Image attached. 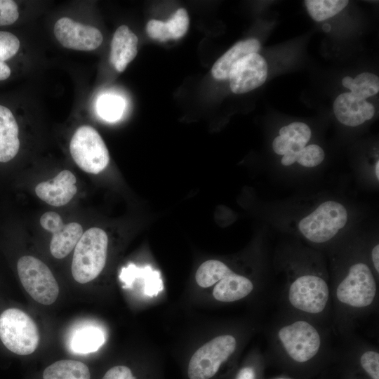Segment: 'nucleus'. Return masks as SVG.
Listing matches in <instances>:
<instances>
[{
	"label": "nucleus",
	"mask_w": 379,
	"mask_h": 379,
	"mask_svg": "<svg viewBox=\"0 0 379 379\" xmlns=\"http://www.w3.org/2000/svg\"><path fill=\"white\" fill-rule=\"evenodd\" d=\"M107 246V234L99 227H91L82 234L74 248L71 267L76 281L86 284L100 274L105 265Z\"/></svg>",
	"instance_id": "nucleus-1"
},
{
	"label": "nucleus",
	"mask_w": 379,
	"mask_h": 379,
	"mask_svg": "<svg viewBox=\"0 0 379 379\" xmlns=\"http://www.w3.org/2000/svg\"><path fill=\"white\" fill-rule=\"evenodd\" d=\"M0 339L13 353L28 355L37 348L39 335L35 322L27 313L8 308L0 314Z\"/></svg>",
	"instance_id": "nucleus-2"
},
{
	"label": "nucleus",
	"mask_w": 379,
	"mask_h": 379,
	"mask_svg": "<svg viewBox=\"0 0 379 379\" xmlns=\"http://www.w3.org/2000/svg\"><path fill=\"white\" fill-rule=\"evenodd\" d=\"M347 219L345 207L338 201L328 200L302 218L298 222V230L308 241L322 244L333 239L344 228Z\"/></svg>",
	"instance_id": "nucleus-3"
},
{
	"label": "nucleus",
	"mask_w": 379,
	"mask_h": 379,
	"mask_svg": "<svg viewBox=\"0 0 379 379\" xmlns=\"http://www.w3.org/2000/svg\"><path fill=\"white\" fill-rule=\"evenodd\" d=\"M69 150L72 159L84 171L98 174L106 168L109 154L105 142L92 126L84 125L72 137Z\"/></svg>",
	"instance_id": "nucleus-4"
},
{
	"label": "nucleus",
	"mask_w": 379,
	"mask_h": 379,
	"mask_svg": "<svg viewBox=\"0 0 379 379\" xmlns=\"http://www.w3.org/2000/svg\"><path fill=\"white\" fill-rule=\"evenodd\" d=\"M17 270L24 288L35 301L48 305L57 300L58 282L44 262L31 255L22 256L18 261Z\"/></svg>",
	"instance_id": "nucleus-5"
},
{
	"label": "nucleus",
	"mask_w": 379,
	"mask_h": 379,
	"mask_svg": "<svg viewBox=\"0 0 379 379\" xmlns=\"http://www.w3.org/2000/svg\"><path fill=\"white\" fill-rule=\"evenodd\" d=\"M376 291V282L371 269L366 263L359 262L350 266L336 288L335 296L346 306L363 308L373 303Z\"/></svg>",
	"instance_id": "nucleus-6"
},
{
	"label": "nucleus",
	"mask_w": 379,
	"mask_h": 379,
	"mask_svg": "<svg viewBox=\"0 0 379 379\" xmlns=\"http://www.w3.org/2000/svg\"><path fill=\"white\" fill-rule=\"evenodd\" d=\"M278 339L287 354L299 363L316 356L321 343L317 328L305 320H297L279 328Z\"/></svg>",
	"instance_id": "nucleus-7"
},
{
	"label": "nucleus",
	"mask_w": 379,
	"mask_h": 379,
	"mask_svg": "<svg viewBox=\"0 0 379 379\" xmlns=\"http://www.w3.org/2000/svg\"><path fill=\"white\" fill-rule=\"evenodd\" d=\"M237 341L231 335L217 336L199 347L188 365L190 379H209L218 372L222 363L234 353Z\"/></svg>",
	"instance_id": "nucleus-8"
},
{
	"label": "nucleus",
	"mask_w": 379,
	"mask_h": 379,
	"mask_svg": "<svg viewBox=\"0 0 379 379\" xmlns=\"http://www.w3.org/2000/svg\"><path fill=\"white\" fill-rule=\"evenodd\" d=\"M288 298L296 310L308 314H319L324 310L328 302V286L321 277L303 274L291 284Z\"/></svg>",
	"instance_id": "nucleus-9"
},
{
	"label": "nucleus",
	"mask_w": 379,
	"mask_h": 379,
	"mask_svg": "<svg viewBox=\"0 0 379 379\" xmlns=\"http://www.w3.org/2000/svg\"><path fill=\"white\" fill-rule=\"evenodd\" d=\"M57 40L65 48L90 51L98 48L103 40L97 28L65 17L56 21L53 28Z\"/></svg>",
	"instance_id": "nucleus-10"
},
{
	"label": "nucleus",
	"mask_w": 379,
	"mask_h": 379,
	"mask_svg": "<svg viewBox=\"0 0 379 379\" xmlns=\"http://www.w3.org/2000/svg\"><path fill=\"white\" fill-rule=\"evenodd\" d=\"M267 64L258 53L240 59L230 73L231 91L237 94L249 92L262 86L267 77Z\"/></svg>",
	"instance_id": "nucleus-11"
},
{
	"label": "nucleus",
	"mask_w": 379,
	"mask_h": 379,
	"mask_svg": "<svg viewBox=\"0 0 379 379\" xmlns=\"http://www.w3.org/2000/svg\"><path fill=\"white\" fill-rule=\"evenodd\" d=\"M76 182L75 175L69 170H63L53 179L39 183L35 192L39 198L48 204L62 206L76 194Z\"/></svg>",
	"instance_id": "nucleus-12"
},
{
	"label": "nucleus",
	"mask_w": 379,
	"mask_h": 379,
	"mask_svg": "<svg viewBox=\"0 0 379 379\" xmlns=\"http://www.w3.org/2000/svg\"><path fill=\"white\" fill-rule=\"evenodd\" d=\"M333 111L337 119L348 126H357L371 119L375 114L373 105L366 99L350 93L339 95L334 101Z\"/></svg>",
	"instance_id": "nucleus-13"
},
{
	"label": "nucleus",
	"mask_w": 379,
	"mask_h": 379,
	"mask_svg": "<svg viewBox=\"0 0 379 379\" xmlns=\"http://www.w3.org/2000/svg\"><path fill=\"white\" fill-rule=\"evenodd\" d=\"M138 44V36L126 25L117 29L111 41L109 61L118 72L124 71L135 58Z\"/></svg>",
	"instance_id": "nucleus-14"
},
{
	"label": "nucleus",
	"mask_w": 379,
	"mask_h": 379,
	"mask_svg": "<svg viewBox=\"0 0 379 379\" xmlns=\"http://www.w3.org/2000/svg\"><path fill=\"white\" fill-rule=\"evenodd\" d=\"M253 289V284L248 278L231 270L216 283L213 295L218 301L230 302L246 297Z\"/></svg>",
	"instance_id": "nucleus-15"
},
{
	"label": "nucleus",
	"mask_w": 379,
	"mask_h": 379,
	"mask_svg": "<svg viewBox=\"0 0 379 379\" xmlns=\"http://www.w3.org/2000/svg\"><path fill=\"white\" fill-rule=\"evenodd\" d=\"M18 126L13 113L0 105V162H8L18 154Z\"/></svg>",
	"instance_id": "nucleus-16"
},
{
	"label": "nucleus",
	"mask_w": 379,
	"mask_h": 379,
	"mask_svg": "<svg viewBox=\"0 0 379 379\" xmlns=\"http://www.w3.org/2000/svg\"><path fill=\"white\" fill-rule=\"evenodd\" d=\"M260 44L255 39L240 41L230 48L214 63L211 74L216 79H227L232 68L237 61L248 54L258 53Z\"/></svg>",
	"instance_id": "nucleus-17"
},
{
	"label": "nucleus",
	"mask_w": 379,
	"mask_h": 379,
	"mask_svg": "<svg viewBox=\"0 0 379 379\" xmlns=\"http://www.w3.org/2000/svg\"><path fill=\"white\" fill-rule=\"evenodd\" d=\"M105 341V333L99 327L82 325L73 331L69 338V347L75 353L88 354L98 350Z\"/></svg>",
	"instance_id": "nucleus-18"
},
{
	"label": "nucleus",
	"mask_w": 379,
	"mask_h": 379,
	"mask_svg": "<svg viewBox=\"0 0 379 379\" xmlns=\"http://www.w3.org/2000/svg\"><path fill=\"white\" fill-rule=\"evenodd\" d=\"M84 234L81 225L69 222L58 232L53 234L50 243V251L58 259L66 257L75 248Z\"/></svg>",
	"instance_id": "nucleus-19"
},
{
	"label": "nucleus",
	"mask_w": 379,
	"mask_h": 379,
	"mask_svg": "<svg viewBox=\"0 0 379 379\" xmlns=\"http://www.w3.org/2000/svg\"><path fill=\"white\" fill-rule=\"evenodd\" d=\"M43 379H91L88 366L83 362L63 359L45 368Z\"/></svg>",
	"instance_id": "nucleus-20"
},
{
	"label": "nucleus",
	"mask_w": 379,
	"mask_h": 379,
	"mask_svg": "<svg viewBox=\"0 0 379 379\" xmlns=\"http://www.w3.org/2000/svg\"><path fill=\"white\" fill-rule=\"evenodd\" d=\"M232 270L223 262L209 260L203 262L197 270L195 279L202 288L215 284Z\"/></svg>",
	"instance_id": "nucleus-21"
},
{
	"label": "nucleus",
	"mask_w": 379,
	"mask_h": 379,
	"mask_svg": "<svg viewBox=\"0 0 379 379\" xmlns=\"http://www.w3.org/2000/svg\"><path fill=\"white\" fill-rule=\"evenodd\" d=\"M347 0H306L305 4L310 16L320 22L340 12L347 4Z\"/></svg>",
	"instance_id": "nucleus-22"
},
{
	"label": "nucleus",
	"mask_w": 379,
	"mask_h": 379,
	"mask_svg": "<svg viewBox=\"0 0 379 379\" xmlns=\"http://www.w3.org/2000/svg\"><path fill=\"white\" fill-rule=\"evenodd\" d=\"M349 89L352 95L366 99L378 93L379 79L378 76L372 73H361L353 79Z\"/></svg>",
	"instance_id": "nucleus-23"
},
{
	"label": "nucleus",
	"mask_w": 379,
	"mask_h": 379,
	"mask_svg": "<svg viewBox=\"0 0 379 379\" xmlns=\"http://www.w3.org/2000/svg\"><path fill=\"white\" fill-rule=\"evenodd\" d=\"M124 103L122 99L112 95H103L97 102L99 115L108 121L119 119L122 114Z\"/></svg>",
	"instance_id": "nucleus-24"
},
{
	"label": "nucleus",
	"mask_w": 379,
	"mask_h": 379,
	"mask_svg": "<svg viewBox=\"0 0 379 379\" xmlns=\"http://www.w3.org/2000/svg\"><path fill=\"white\" fill-rule=\"evenodd\" d=\"M279 135H284L302 147L306 146L311 138L310 127L302 122H292L279 130Z\"/></svg>",
	"instance_id": "nucleus-25"
},
{
	"label": "nucleus",
	"mask_w": 379,
	"mask_h": 379,
	"mask_svg": "<svg viewBox=\"0 0 379 379\" xmlns=\"http://www.w3.org/2000/svg\"><path fill=\"white\" fill-rule=\"evenodd\" d=\"M189 24L190 20L187 11L183 8L178 9L166 22L171 39H178L183 36L189 28Z\"/></svg>",
	"instance_id": "nucleus-26"
},
{
	"label": "nucleus",
	"mask_w": 379,
	"mask_h": 379,
	"mask_svg": "<svg viewBox=\"0 0 379 379\" xmlns=\"http://www.w3.org/2000/svg\"><path fill=\"white\" fill-rule=\"evenodd\" d=\"M325 157L323 149L315 144L306 145L298 154L295 162L302 166L312 168L319 165Z\"/></svg>",
	"instance_id": "nucleus-27"
},
{
	"label": "nucleus",
	"mask_w": 379,
	"mask_h": 379,
	"mask_svg": "<svg viewBox=\"0 0 379 379\" xmlns=\"http://www.w3.org/2000/svg\"><path fill=\"white\" fill-rule=\"evenodd\" d=\"M20 48V41L12 33L0 31V60L14 56Z\"/></svg>",
	"instance_id": "nucleus-28"
},
{
	"label": "nucleus",
	"mask_w": 379,
	"mask_h": 379,
	"mask_svg": "<svg viewBox=\"0 0 379 379\" xmlns=\"http://www.w3.org/2000/svg\"><path fill=\"white\" fill-rule=\"evenodd\" d=\"M364 370L372 379H379V354L373 350L364 352L360 358Z\"/></svg>",
	"instance_id": "nucleus-29"
},
{
	"label": "nucleus",
	"mask_w": 379,
	"mask_h": 379,
	"mask_svg": "<svg viewBox=\"0 0 379 379\" xmlns=\"http://www.w3.org/2000/svg\"><path fill=\"white\" fill-rule=\"evenodd\" d=\"M19 17L18 6L11 0H0V26L14 23Z\"/></svg>",
	"instance_id": "nucleus-30"
},
{
	"label": "nucleus",
	"mask_w": 379,
	"mask_h": 379,
	"mask_svg": "<svg viewBox=\"0 0 379 379\" xmlns=\"http://www.w3.org/2000/svg\"><path fill=\"white\" fill-rule=\"evenodd\" d=\"M148 36L155 40L165 41L171 39L166 22L158 20H150L146 25Z\"/></svg>",
	"instance_id": "nucleus-31"
},
{
	"label": "nucleus",
	"mask_w": 379,
	"mask_h": 379,
	"mask_svg": "<svg viewBox=\"0 0 379 379\" xmlns=\"http://www.w3.org/2000/svg\"><path fill=\"white\" fill-rule=\"evenodd\" d=\"M40 224L44 230L52 234L59 232L65 225L61 216L53 211L44 213L40 218Z\"/></svg>",
	"instance_id": "nucleus-32"
},
{
	"label": "nucleus",
	"mask_w": 379,
	"mask_h": 379,
	"mask_svg": "<svg viewBox=\"0 0 379 379\" xmlns=\"http://www.w3.org/2000/svg\"><path fill=\"white\" fill-rule=\"evenodd\" d=\"M102 379H135V378L128 367L120 365L109 369Z\"/></svg>",
	"instance_id": "nucleus-33"
},
{
	"label": "nucleus",
	"mask_w": 379,
	"mask_h": 379,
	"mask_svg": "<svg viewBox=\"0 0 379 379\" xmlns=\"http://www.w3.org/2000/svg\"><path fill=\"white\" fill-rule=\"evenodd\" d=\"M236 379H255V372L253 368L246 366L238 373Z\"/></svg>",
	"instance_id": "nucleus-34"
},
{
	"label": "nucleus",
	"mask_w": 379,
	"mask_h": 379,
	"mask_svg": "<svg viewBox=\"0 0 379 379\" xmlns=\"http://www.w3.org/2000/svg\"><path fill=\"white\" fill-rule=\"evenodd\" d=\"M371 258L375 270L379 272V245L376 244L371 251Z\"/></svg>",
	"instance_id": "nucleus-35"
},
{
	"label": "nucleus",
	"mask_w": 379,
	"mask_h": 379,
	"mask_svg": "<svg viewBox=\"0 0 379 379\" xmlns=\"http://www.w3.org/2000/svg\"><path fill=\"white\" fill-rule=\"evenodd\" d=\"M11 75V69L6 63L0 60V81L5 80Z\"/></svg>",
	"instance_id": "nucleus-36"
},
{
	"label": "nucleus",
	"mask_w": 379,
	"mask_h": 379,
	"mask_svg": "<svg viewBox=\"0 0 379 379\" xmlns=\"http://www.w3.org/2000/svg\"><path fill=\"white\" fill-rule=\"evenodd\" d=\"M353 79L351 77H345L342 80V84L344 87L349 88L352 83Z\"/></svg>",
	"instance_id": "nucleus-37"
},
{
	"label": "nucleus",
	"mask_w": 379,
	"mask_h": 379,
	"mask_svg": "<svg viewBox=\"0 0 379 379\" xmlns=\"http://www.w3.org/2000/svg\"><path fill=\"white\" fill-rule=\"evenodd\" d=\"M375 175L377 180H379V161H377L375 164Z\"/></svg>",
	"instance_id": "nucleus-38"
},
{
	"label": "nucleus",
	"mask_w": 379,
	"mask_h": 379,
	"mask_svg": "<svg viewBox=\"0 0 379 379\" xmlns=\"http://www.w3.org/2000/svg\"><path fill=\"white\" fill-rule=\"evenodd\" d=\"M331 25L328 23H326L323 25L322 29L324 32H328L331 30Z\"/></svg>",
	"instance_id": "nucleus-39"
},
{
	"label": "nucleus",
	"mask_w": 379,
	"mask_h": 379,
	"mask_svg": "<svg viewBox=\"0 0 379 379\" xmlns=\"http://www.w3.org/2000/svg\"><path fill=\"white\" fill-rule=\"evenodd\" d=\"M279 379H285V378H279Z\"/></svg>",
	"instance_id": "nucleus-40"
}]
</instances>
